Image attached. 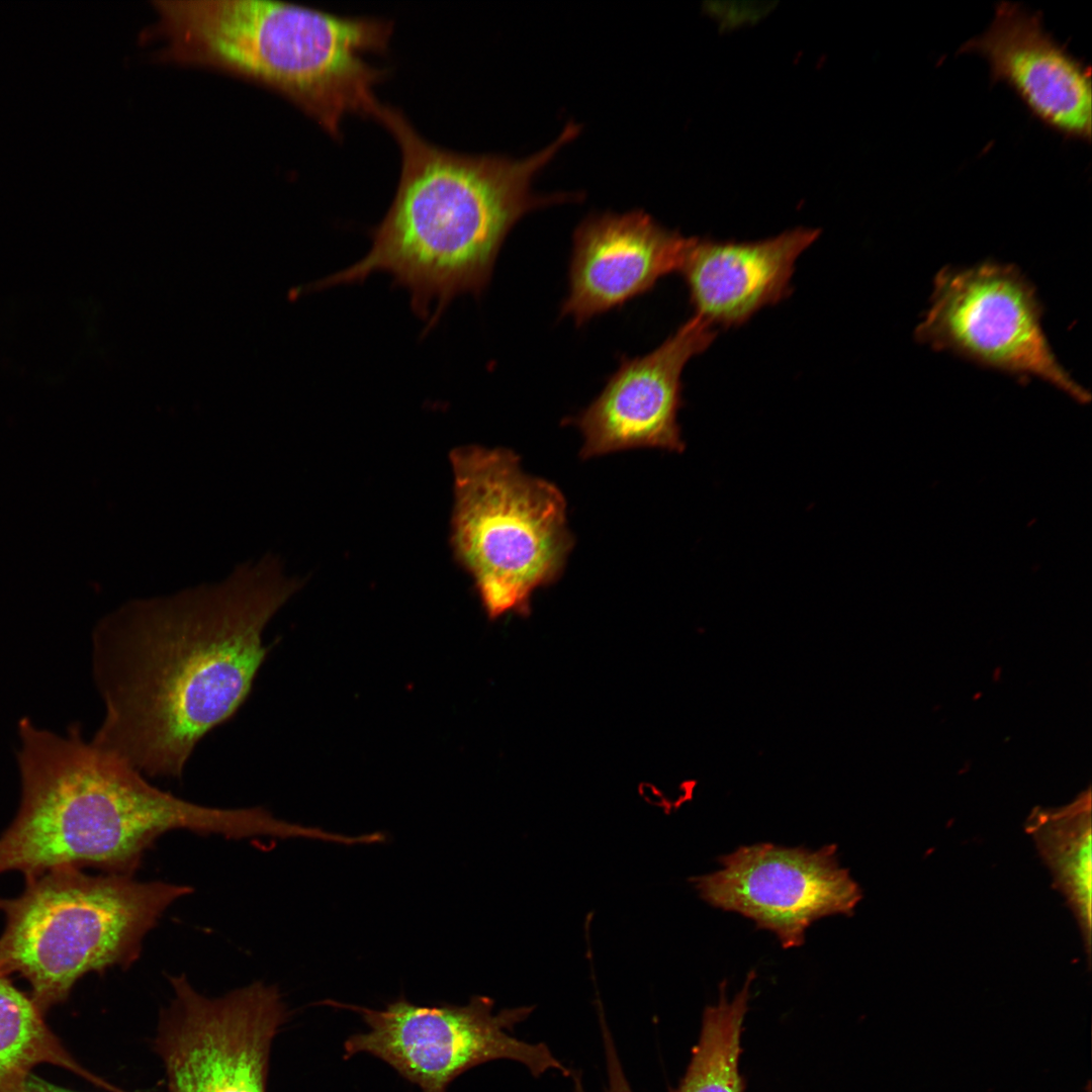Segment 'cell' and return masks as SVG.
Wrapping results in <instances>:
<instances>
[{
  "instance_id": "1",
  "label": "cell",
  "mask_w": 1092,
  "mask_h": 1092,
  "mask_svg": "<svg viewBox=\"0 0 1092 1092\" xmlns=\"http://www.w3.org/2000/svg\"><path fill=\"white\" fill-rule=\"evenodd\" d=\"M302 584L266 553L109 614L92 636L104 706L92 740L146 777L181 778L199 741L249 697L269 652L264 630Z\"/></svg>"
},
{
  "instance_id": "2",
  "label": "cell",
  "mask_w": 1092,
  "mask_h": 1092,
  "mask_svg": "<svg viewBox=\"0 0 1092 1092\" xmlns=\"http://www.w3.org/2000/svg\"><path fill=\"white\" fill-rule=\"evenodd\" d=\"M396 140L401 171L391 204L373 228L371 248L355 264L308 290L390 275L411 296L414 312L433 327L456 296H478L489 284L505 239L528 212L567 196H537L534 177L578 133L568 124L544 150L522 160L465 155L424 139L397 108L375 114Z\"/></svg>"
},
{
  "instance_id": "3",
  "label": "cell",
  "mask_w": 1092,
  "mask_h": 1092,
  "mask_svg": "<svg viewBox=\"0 0 1092 1092\" xmlns=\"http://www.w3.org/2000/svg\"><path fill=\"white\" fill-rule=\"evenodd\" d=\"M17 728L21 798L0 836V874L90 867L130 876L168 831L244 838L251 830L247 809L202 806L160 790L79 727L58 733L24 718Z\"/></svg>"
},
{
  "instance_id": "4",
  "label": "cell",
  "mask_w": 1092,
  "mask_h": 1092,
  "mask_svg": "<svg viewBox=\"0 0 1092 1092\" xmlns=\"http://www.w3.org/2000/svg\"><path fill=\"white\" fill-rule=\"evenodd\" d=\"M148 33L161 60L203 66L282 94L334 138L348 113L374 116L385 71L365 59L387 49L392 23L267 0H159Z\"/></svg>"
},
{
  "instance_id": "5",
  "label": "cell",
  "mask_w": 1092,
  "mask_h": 1092,
  "mask_svg": "<svg viewBox=\"0 0 1092 1092\" xmlns=\"http://www.w3.org/2000/svg\"><path fill=\"white\" fill-rule=\"evenodd\" d=\"M25 882L16 898H0V972L24 978L43 1012L64 1002L86 974L134 962L165 910L192 891L129 875L90 876L77 868L54 869Z\"/></svg>"
},
{
  "instance_id": "6",
  "label": "cell",
  "mask_w": 1092,
  "mask_h": 1092,
  "mask_svg": "<svg viewBox=\"0 0 1092 1092\" xmlns=\"http://www.w3.org/2000/svg\"><path fill=\"white\" fill-rule=\"evenodd\" d=\"M450 462L455 560L472 577L488 620L529 616L534 592L557 581L574 545L562 492L525 473L510 449L462 446Z\"/></svg>"
},
{
  "instance_id": "7",
  "label": "cell",
  "mask_w": 1092,
  "mask_h": 1092,
  "mask_svg": "<svg viewBox=\"0 0 1092 1092\" xmlns=\"http://www.w3.org/2000/svg\"><path fill=\"white\" fill-rule=\"evenodd\" d=\"M325 1005L358 1013L367 1031L344 1041V1059L369 1054L390 1066L422 1092H447L464 1072L495 1060H513L538 1077L550 1070L570 1076L544 1043L518 1039L510 1030L525 1020L534 1006L493 1013L494 1001L472 996L465 1005H417L403 996L383 1009L327 1000Z\"/></svg>"
},
{
  "instance_id": "8",
  "label": "cell",
  "mask_w": 1092,
  "mask_h": 1092,
  "mask_svg": "<svg viewBox=\"0 0 1092 1092\" xmlns=\"http://www.w3.org/2000/svg\"><path fill=\"white\" fill-rule=\"evenodd\" d=\"M1033 285L1011 264L941 269L916 340L980 365L1048 381L1076 400L1090 394L1064 369L1041 325Z\"/></svg>"
},
{
  "instance_id": "9",
  "label": "cell",
  "mask_w": 1092,
  "mask_h": 1092,
  "mask_svg": "<svg viewBox=\"0 0 1092 1092\" xmlns=\"http://www.w3.org/2000/svg\"><path fill=\"white\" fill-rule=\"evenodd\" d=\"M170 983L155 1041L167 1092H266L272 1041L289 1014L278 989L256 982L209 998L185 976Z\"/></svg>"
},
{
  "instance_id": "10",
  "label": "cell",
  "mask_w": 1092,
  "mask_h": 1092,
  "mask_svg": "<svg viewBox=\"0 0 1092 1092\" xmlns=\"http://www.w3.org/2000/svg\"><path fill=\"white\" fill-rule=\"evenodd\" d=\"M718 860L716 872L689 879L700 898L772 932L784 948L803 945L807 928L820 918L852 915L862 898L834 843L809 849L761 842Z\"/></svg>"
},
{
  "instance_id": "11",
  "label": "cell",
  "mask_w": 1092,
  "mask_h": 1092,
  "mask_svg": "<svg viewBox=\"0 0 1092 1092\" xmlns=\"http://www.w3.org/2000/svg\"><path fill=\"white\" fill-rule=\"evenodd\" d=\"M716 336L713 326L694 314L650 353L622 356L600 394L569 421L583 436L581 458L633 448L682 452L681 374Z\"/></svg>"
},
{
  "instance_id": "12",
  "label": "cell",
  "mask_w": 1092,
  "mask_h": 1092,
  "mask_svg": "<svg viewBox=\"0 0 1092 1092\" xmlns=\"http://www.w3.org/2000/svg\"><path fill=\"white\" fill-rule=\"evenodd\" d=\"M959 53L985 58L992 82L1010 87L1046 127L1068 140L1091 141L1090 67L1044 29L1040 13L998 2L987 30Z\"/></svg>"
},
{
  "instance_id": "13",
  "label": "cell",
  "mask_w": 1092,
  "mask_h": 1092,
  "mask_svg": "<svg viewBox=\"0 0 1092 1092\" xmlns=\"http://www.w3.org/2000/svg\"><path fill=\"white\" fill-rule=\"evenodd\" d=\"M692 238L642 210L592 215L575 229L562 316L577 326L623 306L679 272Z\"/></svg>"
},
{
  "instance_id": "14",
  "label": "cell",
  "mask_w": 1092,
  "mask_h": 1092,
  "mask_svg": "<svg viewBox=\"0 0 1092 1092\" xmlns=\"http://www.w3.org/2000/svg\"><path fill=\"white\" fill-rule=\"evenodd\" d=\"M819 236L797 228L757 242L692 238L679 273L694 314L713 327H737L787 298L797 259Z\"/></svg>"
},
{
  "instance_id": "15",
  "label": "cell",
  "mask_w": 1092,
  "mask_h": 1092,
  "mask_svg": "<svg viewBox=\"0 0 1092 1092\" xmlns=\"http://www.w3.org/2000/svg\"><path fill=\"white\" fill-rule=\"evenodd\" d=\"M1049 868L1054 887L1065 897L1079 926L1088 964L1091 956V794L1056 809H1034L1025 822Z\"/></svg>"
},
{
  "instance_id": "16",
  "label": "cell",
  "mask_w": 1092,
  "mask_h": 1092,
  "mask_svg": "<svg viewBox=\"0 0 1092 1092\" xmlns=\"http://www.w3.org/2000/svg\"><path fill=\"white\" fill-rule=\"evenodd\" d=\"M44 1012L30 995L0 972V1092H24L32 1069L51 1064L95 1083L46 1023Z\"/></svg>"
},
{
  "instance_id": "17",
  "label": "cell",
  "mask_w": 1092,
  "mask_h": 1092,
  "mask_svg": "<svg viewBox=\"0 0 1092 1092\" xmlns=\"http://www.w3.org/2000/svg\"><path fill=\"white\" fill-rule=\"evenodd\" d=\"M754 978L755 972H749L742 989L731 1000L726 997L723 982L718 1002L704 1011L699 1041L675 1092H742L738 1074L740 1036Z\"/></svg>"
},
{
  "instance_id": "18",
  "label": "cell",
  "mask_w": 1092,
  "mask_h": 1092,
  "mask_svg": "<svg viewBox=\"0 0 1092 1092\" xmlns=\"http://www.w3.org/2000/svg\"><path fill=\"white\" fill-rule=\"evenodd\" d=\"M598 1013L600 1014V1024L607 1062L608 1087L606 1089V1092H633L620 1063L616 1051V1045L608 1027L603 1008L598 1009ZM573 1079H575V1092H584L580 1078L577 1076H573Z\"/></svg>"
},
{
  "instance_id": "19",
  "label": "cell",
  "mask_w": 1092,
  "mask_h": 1092,
  "mask_svg": "<svg viewBox=\"0 0 1092 1092\" xmlns=\"http://www.w3.org/2000/svg\"><path fill=\"white\" fill-rule=\"evenodd\" d=\"M24 1092H74L68 1089L53 1085L42 1079H39L31 1075L24 1088Z\"/></svg>"
},
{
  "instance_id": "20",
  "label": "cell",
  "mask_w": 1092,
  "mask_h": 1092,
  "mask_svg": "<svg viewBox=\"0 0 1092 1092\" xmlns=\"http://www.w3.org/2000/svg\"><path fill=\"white\" fill-rule=\"evenodd\" d=\"M1087 1092H1091V1090H1090V1084H1088V1086H1087Z\"/></svg>"
}]
</instances>
